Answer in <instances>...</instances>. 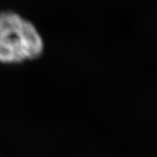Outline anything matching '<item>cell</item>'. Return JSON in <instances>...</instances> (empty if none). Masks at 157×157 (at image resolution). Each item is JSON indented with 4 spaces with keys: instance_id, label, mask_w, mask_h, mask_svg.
I'll return each mask as SVG.
<instances>
[{
    "instance_id": "6da1fadb",
    "label": "cell",
    "mask_w": 157,
    "mask_h": 157,
    "mask_svg": "<svg viewBox=\"0 0 157 157\" xmlns=\"http://www.w3.org/2000/svg\"><path fill=\"white\" fill-rule=\"evenodd\" d=\"M44 42L30 22L13 12L0 13V62L22 63L38 58Z\"/></svg>"
}]
</instances>
